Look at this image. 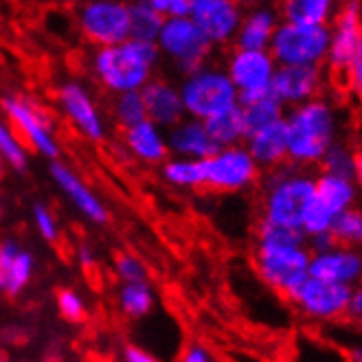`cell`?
<instances>
[{
    "instance_id": "9c48e42d",
    "label": "cell",
    "mask_w": 362,
    "mask_h": 362,
    "mask_svg": "<svg viewBox=\"0 0 362 362\" xmlns=\"http://www.w3.org/2000/svg\"><path fill=\"white\" fill-rule=\"evenodd\" d=\"M329 51V29H303L281 23L274 31L268 53L276 66H318L321 69Z\"/></svg>"
},
{
    "instance_id": "d590c367",
    "label": "cell",
    "mask_w": 362,
    "mask_h": 362,
    "mask_svg": "<svg viewBox=\"0 0 362 362\" xmlns=\"http://www.w3.org/2000/svg\"><path fill=\"white\" fill-rule=\"evenodd\" d=\"M112 266H115V274L121 281V286L145 284L147 279H150V268H147V264L134 252H119Z\"/></svg>"
},
{
    "instance_id": "83f0119b",
    "label": "cell",
    "mask_w": 362,
    "mask_h": 362,
    "mask_svg": "<svg viewBox=\"0 0 362 362\" xmlns=\"http://www.w3.org/2000/svg\"><path fill=\"white\" fill-rule=\"evenodd\" d=\"M204 127H206L209 139L213 141V145H216L218 150L244 145V141H246V125H244L240 105L204 121Z\"/></svg>"
},
{
    "instance_id": "f35d334b",
    "label": "cell",
    "mask_w": 362,
    "mask_h": 362,
    "mask_svg": "<svg viewBox=\"0 0 362 362\" xmlns=\"http://www.w3.org/2000/svg\"><path fill=\"white\" fill-rule=\"evenodd\" d=\"M150 5L165 20H169V18H187L189 9H191V0H150Z\"/></svg>"
},
{
    "instance_id": "7dc6e473",
    "label": "cell",
    "mask_w": 362,
    "mask_h": 362,
    "mask_svg": "<svg viewBox=\"0 0 362 362\" xmlns=\"http://www.w3.org/2000/svg\"><path fill=\"white\" fill-rule=\"evenodd\" d=\"M349 362H362V345H358L349 351Z\"/></svg>"
},
{
    "instance_id": "603a6c76",
    "label": "cell",
    "mask_w": 362,
    "mask_h": 362,
    "mask_svg": "<svg viewBox=\"0 0 362 362\" xmlns=\"http://www.w3.org/2000/svg\"><path fill=\"white\" fill-rule=\"evenodd\" d=\"M167 147L169 156L191 160H206L209 156L218 152V147L213 145V141L206 134L204 123L187 117L167 130Z\"/></svg>"
},
{
    "instance_id": "8d00e7d4",
    "label": "cell",
    "mask_w": 362,
    "mask_h": 362,
    "mask_svg": "<svg viewBox=\"0 0 362 362\" xmlns=\"http://www.w3.org/2000/svg\"><path fill=\"white\" fill-rule=\"evenodd\" d=\"M55 303L59 310V316L69 323H81L88 316V303L75 288H62L57 290Z\"/></svg>"
},
{
    "instance_id": "ffe728a7",
    "label": "cell",
    "mask_w": 362,
    "mask_h": 362,
    "mask_svg": "<svg viewBox=\"0 0 362 362\" xmlns=\"http://www.w3.org/2000/svg\"><path fill=\"white\" fill-rule=\"evenodd\" d=\"M141 97L145 103L147 121L156 123L165 132L185 119V108H182V99H180L176 81L165 79V77H154L141 90Z\"/></svg>"
},
{
    "instance_id": "f1b7e54d",
    "label": "cell",
    "mask_w": 362,
    "mask_h": 362,
    "mask_svg": "<svg viewBox=\"0 0 362 362\" xmlns=\"http://www.w3.org/2000/svg\"><path fill=\"white\" fill-rule=\"evenodd\" d=\"M160 178L176 189H204V163L191 158H176L169 156L160 165Z\"/></svg>"
},
{
    "instance_id": "5b68a950",
    "label": "cell",
    "mask_w": 362,
    "mask_h": 362,
    "mask_svg": "<svg viewBox=\"0 0 362 362\" xmlns=\"http://www.w3.org/2000/svg\"><path fill=\"white\" fill-rule=\"evenodd\" d=\"M178 93L182 99L185 117L194 121H209L226 110L238 108L240 93L233 86L226 71L216 64L180 77Z\"/></svg>"
},
{
    "instance_id": "d6986e66",
    "label": "cell",
    "mask_w": 362,
    "mask_h": 362,
    "mask_svg": "<svg viewBox=\"0 0 362 362\" xmlns=\"http://www.w3.org/2000/svg\"><path fill=\"white\" fill-rule=\"evenodd\" d=\"M35 274V257L18 240H0V294H23Z\"/></svg>"
},
{
    "instance_id": "2e32d148",
    "label": "cell",
    "mask_w": 362,
    "mask_h": 362,
    "mask_svg": "<svg viewBox=\"0 0 362 362\" xmlns=\"http://www.w3.org/2000/svg\"><path fill=\"white\" fill-rule=\"evenodd\" d=\"M51 178L55 187L62 191V196L71 202V206L79 213L81 218H86L90 224L105 226L110 220L108 206L103 204V200L95 194V191L86 185L73 167L64 163H51Z\"/></svg>"
},
{
    "instance_id": "8992f818",
    "label": "cell",
    "mask_w": 362,
    "mask_h": 362,
    "mask_svg": "<svg viewBox=\"0 0 362 362\" xmlns=\"http://www.w3.org/2000/svg\"><path fill=\"white\" fill-rule=\"evenodd\" d=\"M0 112H3L5 121L13 127L29 152L49 158L51 163L57 160V156L62 154V145L49 115L40 105H35L27 97L7 95L0 101Z\"/></svg>"
},
{
    "instance_id": "7402d4cb",
    "label": "cell",
    "mask_w": 362,
    "mask_h": 362,
    "mask_svg": "<svg viewBox=\"0 0 362 362\" xmlns=\"http://www.w3.org/2000/svg\"><path fill=\"white\" fill-rule=\"evenodd\" d=\"M244 147L252 160L257 163L262 172H270L288 163V130H286V119L276 121L264 130H257L246 136Z\"/></svg>"
},
{
    "instance_id": "ab89813d",
    "label": "cell",
    "mask_w": 362,
    "mask_h": 362,
    "mask_svg": "<svg viewBox=\"0 0 362 362\" xmlns=\"http://www.w3.org/2000/svg\"><path fill=\"white\" fill-rule=\"evenodd\" d=\"M121 362H160V360L150 349L130 343V345H125L121 351Z\"/></svg>"
},
{
    "instance_id": "ee69618b",
    "label": "cell",
    "mask_w": 362,
    "mask_h": 362,
    "mask_svg": "<svg viewBox=\"0 0 362 362\" xmlns=\"http://www.w3.org/2000/svg\"><path fill=\"white\" fill-rule=\"evenodd\" d=\"M334 246H336V240L332 238V233H323V235H314V238L308 240V250H310L312 255L332 250Z\"/></svg>"
},
{
    "instance_id": "3957f363",
    "label": "cell",
    "mask_w": 362,
    "mask_h": 362,
    "mask_svg": "<svg viewBox=\"0 0 362 362\" xmlns=\"http://www.w3.org/2000/svg\"><path fill=\"white\" fill-rule=\"evenodd\" d=\"M288 163L294 167L321 165L325 154L338 143V115L323 97L286 110Z\"/></svg>"
},
{
    "instance_id": "b9f144b4",
    "label": "cell",
    "mask_w": 362,
    "mask_h": 362,
    "mask_svg": "<svg viewBox=\"0 0 362 362\" xmlns=\"http://www.w3.org/2000/svg\"><path fill=\"white\" fill-rule=\"evenodd\" d=\"M75 257H77V264L83 270H93L95 264H97V252H95L90 242H79L77 248H75Z\"/></svg>"
},
{
    "instance_id": "ac0fdd59",
    "label": "cell",
    "mask_w": 362,
    "mask_h": 362,
    "mask_svg": "<svg viewBox=\"0 0 362 362\" xmlns=\"http://www.w3.org/2000/svg\"><path fill=\"white\" fill-rule=\"evenodd\" d=\"M308 274L318 281L356 288L362 284V250L336 244L332 250L312 255Z\"/></svg>"
},
{
    "instance_id": "e0dca14e",
    "label": "cell",
    "mask_w": 362,
    "mask_h": 362,
    "mask_svg": "<svg viewBox=\"0 0 362 362\" xmlns=\"http://www.w3.org/2000/svg\"><path fill=\"white\" fill-rule=\"evenodd\" d=\"M323 88V69L318 66H276L270 93L284 108L292 110L318 97Z\"/></svg>"
},
{
    "instance_id": "52a82bcc",
    "label": "cell",
    "mask_w": 362,
    "mask_h": 362,
    "mask_svg": "<svg viewBox=\"0 0 362 362\" xmlns=\"http://www.w3.org/2000/svg\"><path fill=\"white\" fill-rule=\"evenodd\" d=\"M160 57L174 64V69L180 77L194 73L206 66L213 47L206 37L191 23V18H169L163 23L160 35L156 40Z\"/></svg>"
},
{
    "instance_id": "60d3db41",
    "label": "cell",
    "mask_w": 362,
    "mask_h": 362,
    "mask_svg": "<svg viewBox=\"0 0 362 362\" xmlns=\"http://www.w3.org/2000/svg\"><path fill=\"white\" fill-rule=\"evenodd\" d=\"M178 362H216V360H213L211 351H209L204 345H200V343H191V345L185 347V351H182L180 358H178Z\"/></svg>"
},
{
    "instance_id": "836d02e7",
    "label": "cell",
    "mask_w": 362,
    "mask_h": 362,
    "mask_svg": "<svg viewBox=\"0 0 362 362\" xmlns=\"http://www.w3.org/2000/svg\"><path fill=\"white\" fill-rule=\"evenodd\" d=\"M112 119L123 132L139 125V123H143V121H147V112H145V103H143L141 93H125V95L115 97Z\"/></svg>"
},
{
    "instance_id": "bcb514c9",
    "label": "cell",
    "mask_w": 362,
    "mask_h": 362,
    "mask_svg": "<svg viewBox=\"0 0 362 362\" xmlns=\"http://www.w3.org/2000/svg\"><path fill=\"white\" fill-rule=\"evenodd\" d=\"M354 182L358 191H362V152L356 154V172H354Z\"/></svg>"
},
{
    "instance_id": "9a60e30c",
    "label": "cell",
    "mask_w": 362,
    "mask_h": 362,
    "mask_svg": "<svg viewBox=\"0 0 362 362\" xmlns=\"http://www.w3.org/2000/svg\"><path fill=\"white\" fill-rule=\"evenodd\" d=\"M238 88L240 95L270 90V81L274 77L276 64L268 51H240L233 49L222 66Z\"/></svg>"
},
{
    "instance_id": "ba28073f",
    "label": "cell",
    "mask_w": 362,
    "mask_h": 362,
    "mask_svg": "<svg viewBox=\"0 0 362 362\" xmlns=\"http://www.w3.org/2000/svg\"><path fill=\"white\" fill-rule=\"evenodd\" d=\"M77 29L95 49L130 40V5L119 0H88L77 7Z\"/></svg>"
},
{
    "instance_id": "4fadbf2b",
    "label": "cell",
    "mask_w": 362,
    "mask_h": 362,
    "mask_svg": "<svg viewBox=\"0 0 362 362\" xmlns=\"http://www.w3.org/2000/svg\"><path fill=\"white\" fill-rule=\"evenodd\" d=\"M189 18L216 49L235 42L244 9L233 0H191Z\"/></svg>"
},
{
    "instance_id": "d4e9b609",
    "label": "cell",
    "mask_w": 362,
    "mask_h": 362,
    "mask_svg": "<svg viewBox=\"0 0 362 362\" xmlns=\"http://www.w3.org/2000/svg\"><path fill=\"white\" fill-rule=\"evenodd\" d=\"M358 194L360 191L354 180L329 176V174H318L312 200L321 206L329 218L336 220L338 216H343L345 211L356 206Z\"/></svg>"
},
{
    "instance_id": "7bdbcfd3",
    "label": "cell",
    "mask_w": 362,
    "mask_h": 362,
    "mask_svg": "<svg viewBox=\"0 0 362 362\" xmlns=\"http://www.w3.org/2000/svg\"><path fill=\"white\" fill-rule=\"evenodd\" d=\"M347 316L356 323H362V284H358L354 290H351V296H349V305H347Z\"/></svg>"
},
{
    "instance_id": "74e56055",
    "label": "cell",
    "mask_w": 362,
    "mask_h": 362,
    "mask_svg": "<svg viewBox=\"0 0 362 362\" xmlns=\"http://www.w3.org/2000/svg\"><path fill=\"white\" fill-rule=\"evenodd\" d=\"M31 218H33V226L37 230V235L49 242L55 244L59 240V222L55 218V213L51 211V206H47L45 202H35L31 209Z\"/></svg>"
},
{
    "instance_id": "e575fe53",
    "label": "cell",
    "mask_w": 362,
    "mask_h": 362,
    "mask_svg": "<svg viewBox=\"0 0 362 362\" xmlns=\"http://www.w3.org/2000/svg\"><path fill=\"white\" fill-rule=\"evenodd\" d=\"M321 174H329V176H338V178H349L354 180V172H356V154L349 150L347 145L336 143L332 150L325 154V158L321 160Z\"/></svg>"
},
{
    "instance_id": "30bf717a",
    "label": "cell",
    "mask_w": 362,
    "mask_h": 362,
    "mask_svg": "<svg viewBox=\"0 0 362 362\" xmlns=\"http://www.w3.org/2000/svg\"><path fill=\"white\" fill-rule=\"evenodd\" d=\"M204 163V189L213 194H242L259 182L262 169L244 145L226 147L209 156Z\"/></svg>"
},
{
    "instance_id": "7c38bea8",
    "label": "cell",
    "mask_w": 362,
    "mask_h": 362,
    "mask_svg": "<svg viewBox=\"0 0 362 362\" xmlns=\"http://www.w3.org/2000/svg\"><path fill=\"white\" fill-rule=\"evenodd\" d=\"M362 57V7L358 3H345L336 11L329 27L327 64L336 73H347Z\"/></svg>"
},
{
    "instance_id": "8fae6325",
    "label": "cell",
    "mask_w": 362,
    "mask_h": 362,
    "mask_svg": "<svg viewBox=\"0 0 362 362\" xmlns=\"http://www.w3.org/2000/svg\"><path fill=\"white\" fill-rule=\"evenodd\" d=\"M59 112L64 115L75 130L93 143H101L105 139V119L99 110V105L93 97V93L86 88V83H81L77 79L62 81L59 88L55 93Z\"/></svg>"
},
{
    "instance_id": "484cf974",
    "label": "cell",
    "mask_w": 362,
    "mask_h": 362,
    "mask_svg": "<svg viewBox=\"0 0 362 362\" xmlns=\"http://www.w3.org/2000/svg\"><path fill=\"white\" fill-rule=\"evenodd\" d=\"M240 110L244 117V125H246V136L264 130V127L284 121L286 119V108L272 97L270 90H262V93H250V95H240Z\"/></svg>"
},
{
    "instance_id": "c3c4849f",
    "label": "cell",
    "mask_w": 362,
    "mask_h": 362,
    "mask_svg": "<svg viewBox=\"0 0 362 362\" xmlns=\"http://www.w3.org/2000/svg\"><path fill=\"white\" fill-rule=\"evenodd\" d=\"M3 178H5V163L0 158V182H3Z\"/></svg>"
},
{
    "instance_id": "f6af8a7d",
    "label": "cell",
    "mask_w": 362,
    "mask_h": 362,
    "mask_svg": "<svg viewBox=\"0 0 362 362\" xmlns=\"http://www.w3.org/2000/svg\"><path fill=\"white\" fill-rule=\"evenodd\" d=\"M347 75H349V83H351L354 93L362 99V57L347 71Z\"/></svg>"
},
{
    "instance_id": "4316f807",
    "label": "cell",
    "mask_w": 362,
    "mask_h": 362,
    "mask_svg": "<svg viewBox=\"0 0 362 362\" xmlns=\"http://www.w3.org/2000/svg\"><path fill=\"white\" fill-rule=\"evenodd\" d=\"M281 23L303 29L332 27L336 18V5L332 0H288L279 9Z\"/></svg>"
},
{
    "instance_id": "6da1fadb",
    "label": "cell",
    "mask_w": 362,
    "mask_h": 362,
    "mask_svg": "<svg viewBox=\"0 0 362 362\" xmlns=\"http://www.w3.org/2000/svg\"><path fill=\"white\" fill-rule=\"evenodd\" d=\"M310 257L308 238L299 228L274 226L259 220L255 230L252 266L270 290L290 299L310 276Z\"/></svg>"
},
{
    "instance_id": "4dcf8cb0",
    "label": "cell",
    "mask_w": 362,
    "mask_h": 362,
    "mask_svg": "<svg viewBox=\"0 0 362 362\" xmlns=\"http://www.w3.org/2000/svg\"><path fill=\"white\" fill-rule=\"evenodd\" d=\"M163 23H165V18L154 11L150 0H139V3L130 5V40L152 42V45H156Z\"/></svg>"
},
{
    "instance_id": "d6a6232c",
    "label": "cell",
    "mask_w": 362,
    "mask_h": 362,
    "mask_svg": "<svg viewBox=\"0 0 362 362\" xmlns=\"http://www.w3.org/2000/svg\"><path fill=\"white\" fill-rule=\"evenodd\" d=\"M332 238L340 246L362 250V206H351L343 216H338L332 226Z\"/></svg>"
},
{
    "instance_id": "7a4b0ae2",
    "label": "cell",
    "mask_w": 362,
    "mask_h": 362,
    "mask_svg": "<svg viewBox=\"0 0 362 362\" xmlns=\"http://www.w3.org/2000/svg\"><path fill=\"white\" fill-rule=\"evenodd\" d=\"M160 59L158 47L152 42L127 40L117 47L95 49L90 53V73L103 90L119 97L141 93L154 79Z\"/></svg>"
},
{
    "instance_id": "f546056e",
    "label": "cell",
    "mask_w": 362,
    "mask_h": 362,
    "mask_svg": "<svg viewBox=\"0 0 362 362\" xmlns=\"http://www.w3.org/2000/svg\"><path fill=\"white\" fill-rule=\"evenodd\" d=\"M119 310L130 321H143L156 308V294L150 281L145 284H125L119 288Z\"/></svg>"
},
{
    "instance_id": "5bb4252c",
    "label": "cell",
    "mask_w": 362,
    "mask_h": 362,
    "mask_svg": "<svg viewBox=\"0 0 362 362\" xmlns=\"http://www.w3.org/2000/svg\"><path fill=\"white\" fill-rule=\"evenodd\" d=\"M351 290L354 288L318 281L308 276L288 301H292V305L303 316L312 318V321H334V318L347 316Z\"/></svg>"
},
{
    "instance_id": "44dd1931",
    "label": "cell",
    "mask_w": 362,
    "mask_h": 362,
    "mask_svg": "<svg viewBox=\"0 0 362 362\" xmlns=\"http://www.w3.org/2000/svg\"><path fill=\"white\" fill-rule=\"evenodd\" d=\"M281 25V13L276 7L257 5L250 7L244 18L240 31L233 42V49L240 51H268L274 31Z\"/></svg>"
},
{
    "instance_id": "277c9868",
    "label": "cell",
    "mask_w": 362,
    "mask_h": 362,
    "mask_svg": "<svg viewBox=\"0 0 362 362\" xmlns=\"http://www.w3.org/2000/svg\"><path fill=\"white\" fill-rule=\"evenodd\" d=\"M314 185L316 176L290 163L266 172L262 180V222L299 228L303 211L314 196Z\"/></svg>"
},
{
    "instance_id": "1f68e13d",
    "label": "cell",
    "mask_w": 362,
    "mask_h": 362,
    "mask_svg": "<svg viewBox=\"0 0 362 362\" xmlns=\"http://www.w3.org/2000/svg\"><path fill=\"white\" fill-rule=\"evenodd\" d=\"M0 158H3L5 167L9 165L16 172H27L31 152L25 147V143L20 141L13 127L5 121V117L0 115Z\"/></svg>"
},
{
    "instance_id": "cb8c5ba5",
    "label": "cell",
    "mask_w": 362,
    "mask_h": 362,
    "mask_svg": "<svg viewBox=\"0 0 362 362\" xmlns=\"http://www.w3.org/2000/svg\"><path fill=\"white\" fill-rule=\"evenodd\" d=\"M123 143L139 163L143 165H163L169 158L167 132L152 121H143L123 132Z\"/></svg>"
}]
</instances>
